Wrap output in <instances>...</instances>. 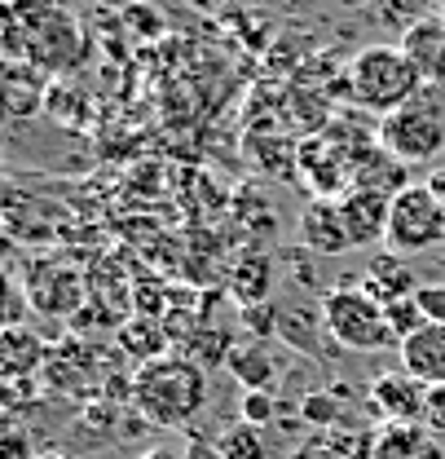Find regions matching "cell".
Instances as JSON below:
<instances>
[{
	"mask_svg": "<svg viewBox=\"0 0 445 459\" xmlns=\"http://www.w3.org/2000/svg\"><path fill=\"white\" fill-rule=\"evenodd\" d=\"M4 349H9V362H4V371L9 376H18V371H36V362H40V341L31 336V332H9L4 336Z\"/></svg>",
	"mask_w": 445,
	"mask_h": 459,
	"instance_id": "obj_25",
	"label": "cell"
},
{
	"mask_svg": "<svg viewBox=\"0 0 445 459\" xmlns=\"http://www.w3.org/2000/svg\"><path fill=\"white\" fill-rule=\"evenodd\" d=\"M137 459H185V455L172 451V446H155V451H146V455H137Z\"/></svg>",
	"mask_w": 445,
	"mask_h": 459,
	"instance_id": "obj_31",
	"label": "cell"
},
{
	"mask_svg": "<svg viewBox=\"0 0 445 459\" xmlns=\"http://www.w3.org/2000/svg\"><path fill=\"white\" fill-rule=\"evenodd\" d=\"M445 243V204L432 195V186H406L392 195L389 217V252L397 256H419Z\"/></svg>",
	"mask_w": 445,
	"mask_h": 459,
	"instance_id": "obj_5",
	"label": "cell"
},
{
	"mask_svg": "<svg viewBox=\"0 0 445 459\" xmlns=\"http://www.w3.org/2000/svg\"><path fill=\"white\" fill-rule=\"evenodd\" d=\"M339 212H344V226H348L353 247H380V243H389V217H392L389 190L353 186V190L339 199Z\"/></svg>",
	"mask_w": 445,
	"mask_h": 459,
	"instance_id": "obj_8",
	"label": "cell"
},
{
	"mask_svg": "<svg viewBox=\"0 0 445 459\" xmlns=\"http://www.w3.org/2000/svg\"><path fill=\"white\" fill-rule=\"evenodd\" d=\"M322 318L331 341L348 353H384L389 344H401L389 327V309L357 283L322 291Z\"/></svg>",
	"mask_w": 445,
	"mask_h": 459,
	"instance_id": "obj_4",
	"label": "cell"
},
{
	"mask_svg": "<svg viewBox=\"0 0 445 459\" xmlns=\"http://www.w3.org/2000/svg\"><path fill=\"white\" fill-rule=\"evenodd\" d=\"M375 459H445V446L428 424H384L375 433Z\"/></svg>",
	"mask_w": 445,
	"mask_h": 459,
	"instance_id": "obj_14",
	"label": "cell"
},
{
	"mask_svg": "<svg viewBox=\"0 0 445 459\" xmlns=\"http://www.w3.org/2000/svg\"><path fill=\"white\" fill-rule=\"evenodd\" d=\"M31 305L45 314H71L80 305V279L62 265H31Z\"/></svg>",
	"mask_w": 445,
	"mask_h": 459,
	"instance_id": "obj_17",
	"label": "cell"
},
{
	"mask_svg": "<svg viewBox=\"0 0 445 459\" xmlns=\"http://www.w3.org/2000/svg\"><path fill=\"white\" fill-rule=\"evenodd\" d=\"M278 415H282V406L274 389H243V420L247 424L270 429V424H278Z\"/></svg>",
	"mask_w": 445,
	"mask_h": 459,
	"instance_id": "obj_24",
	"label": "cell"
},
{
	"mask_svg": "<svg viewBox=\"0 0 445 459\" xmlns=\"http://www.w3.org/2000/svg\"><path fill=\"white\" fill-rule=\"evenodd\" d=\"M389 309V327L397 341H410L415 332H424L428 327V314L419 309V300L415 296H406V300H392V305H384Z\"/></svg>",
	"mask_w": 445,
	"mask_h": 459,
	"instance_id": "obj_23",
	"label": "cell"
},
{
	"mask_svg": "<svg viewBox=\"0 0 445 459\" xmlns=\"http://www.w3.org/2000/svg\"><path fill=\"white\" fill-rule=\"evenodd\" d=\"M252 4H261V9H282V13H304V9H313V0H252Z\"/></svg>",
	"mask_w": 445,
	"mask_h": 459,
	"instance_id": "obj_29",
	"label": "cell"
},
{
	"mask_svg": "<svg viewBox=\"0 0 445 459\" xmlns=\"http://www.w3.org/2000/svg\"><path fill=\"white\" fill-rule=\"evenodd\" d=\"M397 353H401V371L415 376L419 385L428 389L445 385V323H428L424 332L397 344Z\"/></svg>",
	"mask_w": 445,
	"mask_h": 459,
	"instance_id": "obj_10",
	"label": "cell"
},
{
	"mask_svg": "<svg viewBox=\"0 0 445 459\" xmlns=\"http://www.w3.org/2000/svg\"><path fill=\"white\" fill-rule=\"evenodd\" d=\"M300 247L309 256H344L353 247L344 212H339V199H313L300 212Z\"/></svg>",
	"mask_w": 445,
	"mask_h": 459,
	"instance_id": "obj_9",
	"label": "cell"
},
{
	"mask_svg": "<svg viewBox=\"0 0 445 459\" xmlns=\"http://www.w3.org/2000/svg\"><path fill=\"white\" fill-rule=\"evenodd\" d=\"M401 49L419 66V75H424L428 84H445V18L441 13H432V18H424L419 27H410V31L401 36Z\"/></svg>",
	"mask_w": 445,
	"mask_h": 459,
	"instance_id": "obj_12",
	"label": "cell"
},
{
	"mask_svg": "<svg viewBox=\"0 0 445 459\" xmlns=\"http://www.w3.org/2000/svg\"><path fill=\"white\" fill-rule=\"evenodd\" d=\"M428 429H445V385L441 389H428Z\"/></svg>",
	"mask_w": 445,
	"mask_h": 459,
	"instance_id": "obj_28",
	"label": "cell"
},
{
	"mask_svg": "<svg viewBox=\"0 0 445 459\" xmlns=\"http://www.w3.org/2000/svg\"><path fill=\"white\" fill-rule=\"evenodd\" d=\"M339 402H344V398H339L335 389H309V394L300 398V424H309L313 433L344 424V415H339Z\"/></svg>",
	"mask_w": 445,
	"mask_h": 459,
	"instance_id": "obj_21",
	"label": "cell"
},
{
	"mask_svg": "<svg viewBox=\"0 0 445 459\" xmlns=\"http://www.w3.org/2000/svg\"><path fill=\"white\" fill-rule=\"evenodd\" d=\"M278 336H282V344H291V349H300V353H322V358H331V349H339V344L331 341V332H327V318H322L318 309H309V305H282Z\"/></svg>",
	"mask_w": 445,
	"mask_h": 459,
	"instance_id": "obj_13",
	"label": "cell"
},
{
	"mask_svg": "<svg viewBox=\"0 0 445 459\" xmlns=\"http://www.w3.org/2000/svg\"><path fill=\"white\" fill-rule=\"evenodd\" d=\"M274 279H278L274 261H270L265 252H247L243 261H234L225 287H229V296H234L238 309H243V305H265V300L274 296Z\"/></svg>",
	"mask_w": 445,
	"mask_h": 459,
	"instance_id": "obj_15",
	"label": "cell"
},
{
	"mask_svg": "<svg viewBox=\"0 0 445 459\" xmlns=\"http://www.w3.org/2000/svg\"><path fill=\"white\" fill-rule=\"evenodd\" d=\"M375 142L401 164H424L445 151V84H424L415 102L380 119Z\"/></svg>",
	"mask_w": 445,
	"mask_h": 459,
	"instance_id": "obj_3",
	"label": "cell"
},
{
	"mask_svg": "<svg viewBox=\"0 0 445 459\" xmlns=\"http://www.w3.org/2000/svg\"><path fill=\"white\" fill-rule=\"evenodd\" d=\"M424 84H428V80L419 75V66L406 57L401 45H371V49H362V54L344 66V89H348V98H353L362 111L380 115V119L392 111H401L406 102H415Z\"/></svg>",
	"mask_w": 445,
	"mask_h": 459,
	"instance_id": "obj_2",
	"label": "cell"
},
{
	"mask_svg": "<svg viewBox=\"0 0 445 459\" xmlns=\"http://www.w3.org/2000/svg\"><path fill=\"white\" fill-rule=\"evenodd\" d=\"M371 9L392 36H406L410 27H419L424 18L437 13V0H371Z\"/></svg>",
	"mask_w": 445,
	"mask_h": 459,
	"instance_id": "obj_20",
	"label": "cell"
},
{
	"mask_svg": "<svg viewBox=\"0 0 445 459\" xmlns=\"http://www.w3.org/2000/svg\"><path fill=\"white\" fill-rule=\"evenodd\" d=\"M133 406L150 429H185L208 406V371L185 353L150 358L133 376Z\"/></svg>",
	"mask_w": 445,
	"mask_h": 459,
	"instance_id": "obj_1",
	"label": "cell"
},
{
	"mask_svg": "<svg viewBox=\"0 0 445 459\" xmlns=\"http://www.w3.org/2000/svg\"><path fill=\"white\" fill-rule=\"evenodd\" d=\"M27 9H31V18H27V36H31V45H27V62L31 66H49V71H62V66H75V57L84 49V40H80V27H75V18L66 13V9H57L49 0H22Z\"/></svg>",
	"mask_w": 445,
	"mask_h": 459,
	"instance_id": "obj_6",
	"label": "cell"
},
{
	"mask_svg": "<svg viewBox=\"0 0 445 459\" xmlns=\"http://www.w3.org/2000/svg\"><path fill=\"white\" fill-rule=\"evenodd\" d=\"M217 459H270L265 429H256V424H247V420L221 429V437H217Z\"/></svg>",
	"mask_w": 445,
	"mask_h": 459,
	"instance_id": "obj_18",
	"label": "cell"
},
{
	"mask_svg": "<svg viewBox=\"0 0 445 459\" xmlns=\"http://www.w3.org/2000/svg\"><path fill=\"white\" fill-rule=\"evenodd\" d=\"M366 411L380 424H424L428 420V385L406 371H384L366 389Z\"/></svg>",
	"mask_w": 445,
	"mask_h": 459,
	"instance_id": "obj_7",
	"label": "cell"
},
{
	"mask_svg": "<svg viewBox=\"0 0 445 459\" xmlns=\"http://www.w3.org/2000/svg\"><path fill=\"white\" fill-rule=\"evenodd\" d=\"M234 353V336L225 327H212V323H199L190 336H185V358H194L199 367H225Z\"/></svg>",
	"mask_w": 445,
	"mask_h": 459,
	"instance_id": "obj_19",
	"label": "cell"
},
{
	"mask_svg": "<svg viewBox=\"0 0 445 459\" xmlns=\"http://www.w3.org/2000/svg\"><path fill=\"white\" fill-rule=\"evenodd\" d=\"M428 186H432V195L445 204V172H432V181H428Z\"/></svg>",
	"mask_w": 445,
	"mask_h": 459,
	"instance_id": "obj_32",
	"label": "cell"
},
{
	"mask_svg": "<svg viewBox=\"0 0 445 459\" xmlns=\"http://www.w3.org/2000/svg\"><path fill=\"white\" fill-rule=\"evenodd\" d=\"M225 371H229L243 389H274V385H278V353H274L265 341L234 344Z\"/></svg>",
	"mask_w": 445,
	"mask_h": 459,
	"instance_id": "obj_16",
	"label": "cell"
},
{
	"mask_svg": "<svg viewBox=\"0 0 445 459\" xmlns=\"http://www.w3.org/2000/svg\"><path fill=\"white\" fill-rule=\"evenodd\" d=\"M415 300L428 314V323H445V283H424L415 291Z\"/></svg>",
	"mask_w": 445,
	"mask_h": 459,
	"instance_id": "obj_26",
	"label": "cell"
},
{
	"mask_svg": "<svg viewBox=\"0 0 445 459\" xmlns=\"http://www.w3.org/2000/svg\"><path fill=\"white\" fill-rule=\"evenodd\" d=\"M4 459H31V446H27V437H22V433H9V442H4Z\"/></svg>",
	"mask_w": 445,
	"mask_h": 459,
	"instance_id": "obj_30",
	"label": "cell"
},
{
	"mask_svg": "<svg viewBox=\"0 0 445 459\" xmlns=\"http://www.w3.org/2000/svg\"><path fill=\"white\" fill-rule=\"evenodd\" d=\"M437 13H441V18H445V0H437Z\"/></svg>",
	"mask_w": 445,
	"mask_h": 459,
	"instance_id": "obj_33",
	"label": "cell"
},
{
	"mask_svg": "<svg viewBox=\"0 0 445 459\" xmlns=\"http://www.w3.org/2000/svg\"><path fill=\"white\" fill-rule=\"evenodd\" d=\"M362 291H371L380 305H392V300H406V296H415L424 279L406 265V256H397V252H380L371 265H366V274L357 279Z\"/></svg>",
	"mask_w": 445,
	"mask_h": 459,
	"instance_id": "obj_11",
	"label": "cell"
},
{
	"mask_svg": "<svg viewBox=\"0 0 445 459\" xmlns=\"http://www.w3.org/2000/svg\"><path fill=\"white\" fill-rule=\"evenodd\" d=\"M278 314H282V305H274V300H265V305H243V309H238V323H243V332H247L252 341H270V336H278Z\"/></svg>",
	"mask_w": 445,
	"mask_h": 459,
	"instance_id": "obj_22",
	"label": "cell"
},
{
	"mask_svg": "<svg viewBox=\"0 0 445 459\" xmlns=\"http://www.w3.org/2000/svg\"><path fill=\"white\" fill-rule=\"evenodd\" d=\"M287 459H335V451H331V437L327 433H313L304 446H295Z\"/></svg>",
	"mask_w": 445,
	"mask_h": 459,
	"instance_id": "obj_27",
	"label": "cell"
},
{
	"mask_svg": "<svg viewBox=\"0 0 445 459\" xmlns=\"http://www.w3.org/2000/svg\"><path fill=\"white\" fill-rule=\"evenodd\" d=\"M49 459H66V455H49Z\"/></svg>",
	"mask_w": 445,
	"mask_h": 459,
	"instance_id": "obj_34",
	"label": "cell"
}]
</instances>
